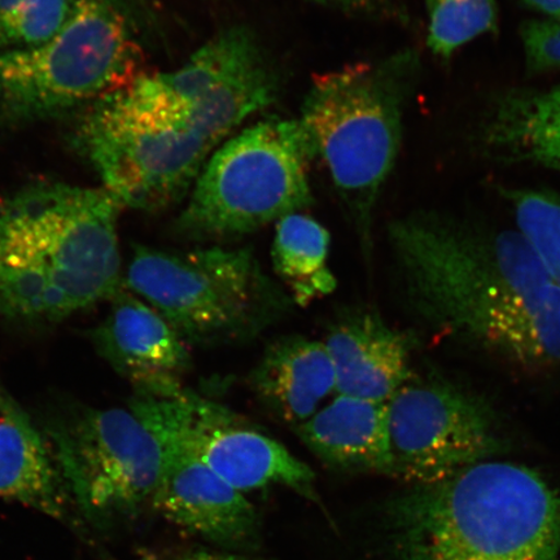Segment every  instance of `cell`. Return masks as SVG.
I'll list each match as a JSON object with an SVG mask.
<instances>
[{
  "label": "cell",
  "mask_w": 560,
  "mask_h": 560,
  "mask_svg": "<svg viewBox=\"0 0 560 560\" xmlns=\"http://www.w3.org/2000/svg\"><path fill=\"white\" fill-rule=\"evenodd\" d=\"M314 160L299 118L269 117L225 140L196 179L175 221L194 241L254 233L313 205Z\"/></svg>",
  "instance_id": "cell-7"
},
{
  "label": "cell",
  "mask_w": 560,
  "mask_h": 560,
  "mask_svg": "<svg viewBox=\"0 0 560 560\" xmlns=\"http://www.w3.org/2000/svg\"><path fill=\"white\" fill-rule=\"evenodd\" d=\"M392 476L433 485L493 458L505 440L492 406L444 377L409 376L387 402Z\"/></svg>",
  "instance_id": "cell-11"
},
{
  "label": "cell",
  "mask_w": 560,
  "mask_h": 560,
  "mask_svg": "<svg viewBox=\"0 0 560 560\" xmlns=\"http://www.w3.org/2000/svg\"><path fill=\"white\" fill-rule=\"evenodd\" d=\"M280 74L248 26L226 27L167 73L137 77L116 93L136 114L192 126L217 144L278 101Z\"/></svg>",
  "instance_id": "cell-9"
},
{
  "label": "cell",
  "mask_w": 560,
  "mask_h": 560,
  "mask_svg": "<svg viewBox=\"0 0 560 560\" xmlns=\"http://www.w3.org/2000/svg\"><path fill=\"white\" fill-rule=\"evenodd\" d=\"M420 77L410 48L314 77L299 121L325 165L362 252H371L377 200L401 149L404 115Z\"/></svg>",
  "instance_id": "cell-4"
},
{
  "label": "cell",
  "mask_w": 560,
  "mask_h": 560,
  "mask_svg": "<svg viewBox=\"0 0 560 560\" xmlns=\"http://www.w3.org/2000/svg\"><path fill=\"white\" fill-rule=\"evenodd\" d=\"M330 9L353 13V15L384 20H406L401 0H307Z\"/></svg>",
  "instance_id": "cell-24"
},
{
  "label": "cell",
  "mask_w": 560,
  "mask_h": 560,
  "mask_svg": "<svg viewBox=\"0 0 560 560\" xmlns=\"http://www.w3.org/2000/svg\"><path fill=\"white\" fill-rule=\"evenodd\" d=\"M388 242L424 325L523 369L560 366V289L520 230L418 212L392 222Z\"/></svg>",
  "instance_id": "cell-1"
},
{
  "label": "cell",
  "mask_w": 560,
  "mask_h": 560,
  "mask_svg": "<svg viewBox=\"0 0 560 560\" xmlns=\"http://www.w3.org/2000/svg\"><path fill=\"white\" fill-rule=\"evenodd\" d=\"M250 388L266 408L296 427L336 395V376L324 341L285 336L266 348L249 375Z\"/></svg>",
  "instance_id": "cell-17"
},
{
  "label": "cell",
  "mask_w": 560,
  "mask_h": 560,
  "mask_svg": "<svg viewBox=\"0 0 560 560\" xmlns=\"http://www.w3.org/2000/svg\"><path fill=\"white\" fill-rule=\"evenodd\" d=\"M177 560H249L234 555H225V552L194 551L190 555L178 558Z\"/></svg>",
  "instance_id": "cell-26"
},
{
  "label": "cell",
  "mask_w": 560,
  "mask_h": 560,
  "mask_svg": "<svg viewBox=\"0 0 560 560\" xmlns=\"http://www.w3.org/2000/svg\"><path fill=\"white\" fill-rule=\"evenodd\" d=\"M104 190L55 182L0 198V319L72 317L124 289L117 223Z\"/></svg>",
  "instance_id": "cell-2"
},
{
  "label": "cell",
  "mask_w": 560,
  "mask_h": 560,
  "mask_svg": "<svg viewBox=\"0 0 560 560\" xmlns=\"http://www.w3.org/2000/svg\"><path fill=\"white\" fill-rule=\"evenodd\" d=\"M295 432L327 465L392 476L387 404L338 395Z\"/></svg>",
  "instance_id": "cell-18"
},
{
  "label": "cell",
  "mask_w": 560,
  "mask_h": 560,
  "mask_svg": "<svg viewBox=\"0 0 560 560\" xmlns=\"http://www.w3.org/2000/svg\"><path fill=\"white\" fill-rule=\"evenodd\" d=\"M140 48L116 0H79L72 18L39 46L0 51V124L66 114L136 80Z\"/></svg>",
  "instance_id": "cell-8"
},
{
  "label": "cell",
  "mask_w": 560,
  "mask_h": 560,
  "mask_svg": "<svg viewBox=\"0 0 560 560\" xmlns=\"http://www.w3.org/2000/svg\"><path fill=\"white\" fill-rule=\"evenodd\" d=\"M330 244V233L311 215L293 213L276 223L271 261L293 304L307 306L336 290Z\"/></svg>",
  "instance_id": "cell-19"
},
{
  "label": "cell",
  "mask_w": 560,
  "mask_h": 560,
  "mask_svg": "<svg viewBox=\"0 0 560 560\" xmlns=\"http://www.w3.org/2000/svg\"><path fill=\"white\" fill-rule=\"evenodd\" d=\"M523 2L551 20H560V0H523Z\"/></svg>",
  "instance_id": "cell-25"
},
{
  "label": "cell",
  "mask_w": 560,
  "mask_h": 560,
  "mask_svg": "<svg viewBox=\"0 0 560 560\" xmlns=\"http://www.w3.org/2000/svg\"><path fill=\"white\" fill-rule=\"evenodd\" d=\"M429 15V44L441 59L451 56L476 38L497 31L499 10L495 0H424Z\"/></svg>",
  "instance_id": "cell-20"
},
{
  "label": "cell",
  "mask_w": 560,
  "mask_h": 560,
  "mask_svg": "<svg viewBox=\"0 0 560 560\" xmlns=\"http://www.w3.org/2000/svg\"><path fill=\"white\" fill-rule=\"evenodd\" d=\"M324 342L335 370L336 395L387 404L411 375L415 341L375 312L342 315Z\"/></svg>",
  "instance_id": "cell-15"
},
{
  "label": "cell",
  "mask_w": 560,
  "mask_h": 560,
  "mask_svg": "<svg viewBox=\"0 0 560 560\" xmlns=\"http://www.w3.org/2000/svg\"><path fill=\"white\" fill-rule=\"evenodd\" d=\"M164 411L173 439L240 492L282 486L314 500L312 468L225 406L186 388Z\"/></svg>",
  "instance_id": "cell-12"
},
{
  "label": "cell",
  "mask_w": 560,
  "mask_h": 560,
  "mask_svg": "<svg viewBox=\"0 0 560 560\" xmlns=\"http://www.w3.org/2000/svg\"><path fill=\"white\" fill-rule=\"evenodd\" d=\"M79 0H0V51L45 44L72 18Z\"/></svg>",
  "instance_id": "cell-21"
},
{
  "label": "cell",
  "mask_w": 560,
  "mask_h": 560,
  "mask_svg": "<svg viewBox=\"0 0 560 560\" xmlns=\"http://www.w3.org/2000/svg\"><path fill=\"white\" fill-rule=\"evenodd\" d=\"M124 285L163 315L188 346L249 341L293 305L249 247L167 252L138 245Z\"/></svg>",
  "instance_id": "cell-5"
},
{
  "label": "cell",
  "mask_w": 560,
  "mask_h": 560,
  "mask_svg": "<svg viewBox=\"0 0 560 560\" xmlns=\"http://www.w3.org/2000/svg\"><path fill=\"white\" fill-rule=\"evenodd\" d=\"M387 560H560V495L527 466L479 462L392 502Z\"/></svg>",
  "instance_id": "cell-3"
},
{
  "label": "cell",
  "mask_w": 560,
  "mask_h": 560,
  "mask_svg": "<svg viewBox=\"0 0 560 560\" xmlns=\"http://www.w3.org/2000/svg\"><path fill=\"white\" fill-rule=\"evenodd\" d=\"M525 66L530 73L560 69V20H532L521 30Z\"/></svg>",
  "instance_id": "cell-23"
},
{
  "label": "cell",
  "mask_w": 560,
  "mask_h": 560,
  "mask_svg": "<svg viewBox=\"0 0 560 560\" xmlns=\"http://www.w3.org/2000/svg\"><path fill=\"white\" fill-rule=\"evenodd\" d=\"M170 435V455L151 508L179 528L222 548L240 549L254 544L260 529L255 506L184 450L171 430Z\"/></svg>",
  "instance_id": "cell-14"
},
{
  "label": "cell",
  "mask_w": 560,
  "mask_h": 560,
  "mask_svg": "<svg viewBox=\"0 0 560 560\" xmlns=\"http://www.w3.org/2000/svg\"><path fill=\"white\" fill-rule=\"evenodd\" d=\"M56 464L83 525L110 527L151 506L170 455L160 397L80 409L45 427Z\"/></svg>",
  "instance_id": "cell-6"
},
{
  "label": "cell",
  "mask_w": 560,
  "mask_h": 560,
  "mask_svg": "<svg viewBox=\"0 0 560 560\" xmlns=\"http://www.w3.org/2000/svg\"><path fill=\"white\" fill-rule=\"evenodd\" d=\"M516 229L534 247L560 289V199L542 191L509 192Z\"/></svg>",
  "instance_id": "cell-22"
},
{
  "label": "cell",
  "mask_w": 560,
  "mask_h": 560,
  "mask_svg": "<svg viewBox=\"0 0 560 560\" xmlns=\"http://www.w3.org/2000/svg\"><path fill=\"white\" fill-rule=\"evenodd\" d=\"M0 499L83 530L45 432L0 385Z\"/></svg>",
  "instance_id": "cell-16"
},
{
  "label": "cell",
  "mask_w": 560,
  "mask_h": 560,
  "mask_svg": "<svg viewBox=\"0 0 560 560\" xmlns=\"http://www.w3.org/2000/svg\"><path fill=\"white\" fill-rule=\"evenodd\" d=\"M77 140L117 205L143 212L184 201L220 147L188 124L136 114L110 94L81 122Z\"/></svg>",
  "instance_id": "cell-10"
},
{
  "label": "cell",
  "mask_w": 560,
  "mask_h": 560,
  "mask_svg": "<svg viewBox=\"0 0 560 560\" xmlns=\"http://www.w3.org/2000/svg\"><path fill=\"white\" fill-rule=\"evenodd\" d=\"M89 332L96 352L135 388V395L170 398L184 392L192 368L190 346L153 307L125 287Z\"/></svg>",
  "instance_id": "cell-13"
}]
</instances>
